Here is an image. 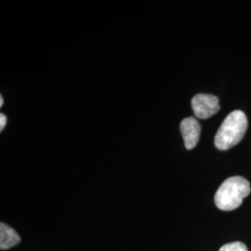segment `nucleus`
Listing matches in <instances>:
<instances>
[{"label": "nucleus", "mask_w": 251, "mask_h": 251, "mask_svg": "<svg viewBox=\"0 0 251 251\" xmlns=\"http://www.w3.org/2000/svg\"><path fill=\"white\" fill-rule=\"evenodd\" d=\"M6 123H7V117H6L5 115L1 114V115H0V130H1V131H2L3 128L5 127Z\"/></svg>", "instance_id": "nucleus-7"}, {"label": "nucleus", "mask_w": 251, "mask_h": 251, "mask_svg": "<svg viewBox=\"0 0 251 251\" xmlns=\"http://www.w3.org/2000/svg\"><path fill=\"white\" fill-rule=\"evenodd\" d=\"M219 251H249L247 246L241 242H233L223 246Z\"/></svg>", "instance_id": "nucleus-6"}, {"label": "nucleus", "mask_w": 251, "mask_h": 251, "mask_svg": "<svg viewBox=\"0 0 251 251\" xmlns=\"http://www.w3.org/2000/svg\"><path fill=\"white\" fill-rule=\"evenodd\" d=\"M248 128V118L245 113L235 110L229 114L220 126L215 136L216 147L220 150H227L238 144Z\"/></svg>", "instance_id": "nucleus-2"}, {"label": "nucleus", "mask_w": 251, "mask_h": 251, "mask_svg": "<svg viewBox=\"0 0 251 251\" xmlns=\"http://www.w3.org/2000/svg\"><path fill=\"white\" fill-rule=\"evenodd\" d=\"M21 242V237L18 233L4 223L0 225V249L6 251L17 246Z\"/></svg>", "instance_id": "nucleus-5"}, {"label": "nucleus", "mask_w": 251, "mask_h": 251, "mask_svg": "<svg viewBox=\"0 0 251 251\" xmlns=\"http://www.w3.org/2000/svg\"><path fill=\"white\" fill-rule=\"evenodd\" d=\"M251 184L241 176L225 179L216 192V206L225 211H231L242 204L244 198L251 194Z\"/></svg>", "instance_id": "nucleus-1"}, {"label": "nucleus", "mask_w": 251, "mask_h": 251, "mask_svg": "<svg viewBox=\"0 0 251 251\" xmlns=\"http://www.w3.org/2000/svg\"><path fill=\"white\" fill-rule=\"evenodd\" d=\"M201 127L195 117H187L180 123V132L184 140L186 149L191 150L196 147L199 141Z\"/></svg>", "instance_id": "nucleus-4"}, {"label": "nucleus", "mask_w": 251, "mask_h": 251, "mask_svg": "<svg viewBox=\"0 0 251 251\" xmlns=\"http://www.w3.org/2000/svg\"><path fill=\"white\" fill-rule=\"evenodd\" d=\"M2 105H3V97L1 96L0 97V106H2Z\"/></svg>", "instance_id": "nucleus-8"}, {"label": "nucleus", "mask_w": 251, "mask_h": 251, "mask_svg": "<svg viewBox=\"0 0 251 251\" xmlns=\"http://www.w3.org/2000/svg\"><path fill=\"white\" fill-rule=\"evenodd\" d=\"M192 107L196 117L206 119L219 112V99L211 94H198L192 100Z\"/></svg>", "instance_id": "nucleus-3"}]
</instances>
